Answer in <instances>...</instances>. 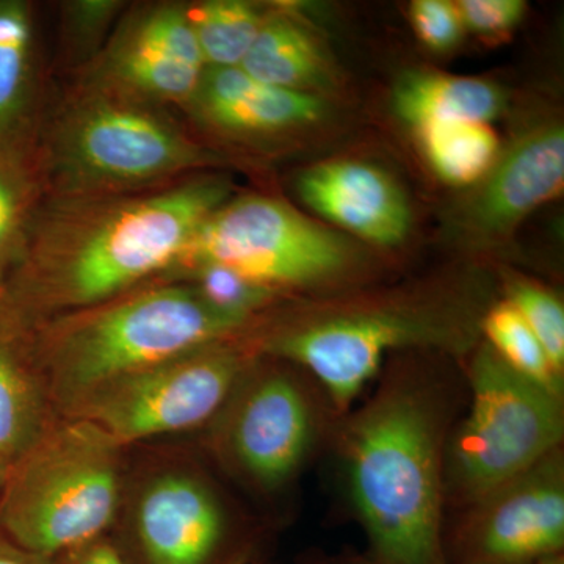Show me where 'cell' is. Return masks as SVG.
<instances>
[{
    "label": "cell",
    "mask_w": 564,
    "mask_h": 564,
    "mask_svg": "<svg viewBox=\"0 0 564 564\" xmlns=\"http://www.w3.org/2000/svg\"><path fill=\"white\" fill-rule=\"evenodd\" d=\"M445 425L441 389L411 377L380 386L348 423V480L369 540V564H447Z\"/></svg>",
    "instance_id": "cell-1"
},
{
    "label": "cell",
    "mask_w": 564,
    "mask_h": 564,
    "mask_svg": "<svg viewBox=\"0 0 564 564\" xmlns=\"http://www.w3.org/2000/svg\"><path fill=\"white\" fill-rule=\"evenodd\" d=\"M117 447L87 421L36 441L7 475L0 534L50 562L104 538L120 500Z\"/></svg>",
    "instance_id": "cell-2"
},
{
    "label": "cell",
    "mask_w": 564,
    "mask_h": 564,
    "mask_svg": "<svg viewBox=\"0 0 564 564\" xmlns=\"http://www.w3.org/2000/svg\"><path fill=\"white\" fill-rule=\"evenodd\" d=\"M247 322L218 310L195 288L144 292L91 315L62 337L55 351L58 384L87 399L122 378L221 344Z\"/></svg>",
    "instance_id": "cell-3"
},
{
    "label": "cell",
    "mask_w": 564,
    "mask_h": 564,
    "mask_svg": "<svg viewBox=\"0 0 564 564\" xmlns=\"http://www.w3.org/2000/svg\"><path fill=\"white\" fill-rule=\"evenodd\" d=\"M469 413L444 455V494L469 507L560 451L563 397L514 372L488 344L469 367Z\"/></svg>",
    "instance_id": "cell-4"
},
{
    "label": "cell",
    "mask_w": 564,
    "mask_h": 564,
    "mask_svg": "<svg viewBox=\"0 0 564 564\" xmlns=\"http://www.w3.org/2000/svg\"><path fill=\"white\" fill-rule=\"evenodd\" d=\"M464 329L448 307L383 300L318 311L289 326L272 350L313 375L344 411L381 369L389 352L411 347H459Z\"/></svg>",
    "instance_id": "cell-5"
},
{
    "label": "cell",
    "mask_w": 564,
    "mask_h": 564,
    "mask_svg": "<svg viewBox=\"0 0 564 564\" xmlns=\"http://www.w3.org/2000/svg\"><path fill=\"white\" fill-rule=\"evenodd\" d=\"M355 251L344 237L265 196L223 203L195 232L180 261L218 265L261 288H306L339 278Z\"/></svg>",
    "instance_id": "cell-6"
},
{
    "label": "cell",
    "mask_w": 564,
    "mask_h": 564,
    "mask_svg": "<svg viewBox=\"0 0 564 564\" xmlns=\"http://www.w3.org/2000/svg\"><path fill=\"white\" fill-rule=\"evenodd\" d=\"M226 193L221 182H196L115 212L70 252L62 278L66 300L102 302L180 261Z\"/></svg>",
    "instance_id": "cell-7"
},
{
    "label": "cell",
    "mask_w": 564,
    "mask_h": 564,
    "mask_svg": "<svg viewBox=\"0 0 564 564\" xmlns=\"http://www.w3.org/2000/svg\"><path fill=\"white\" fill-rule=\"evenodd\" d=\"M243 366L232 348L210 345L91 393L84 421L117 444L195 429L225 406Z\"/></svg>",
    "instance_id": "cell-8"
},
{
    "label": "cell",
    "mask_w": 564,
    "mask_h": 564,
    "mask_svg": "<svg viewBox=\"0 0 564 564\" xmlns=\"http://www.w3.org/2000/svg\"><path fill=\"white\" fill-rule=\"evenodd\" d=\"M467 508L447 564H534L563 555L562 448Z\"/></svg>",
    "instance_id": "cell-9"
},
{
    "label": "cell",
    "mask_w": 564,
    "mask_h": 564,
    "mask_svg": "<svg viewBox=\"0 0 564 564\" xmlns=\"http://www.w3.org/2000/svg\"><path fill=\"white\" fill-rule=\"evenodd\" d=\"M247 552L209 486L172 473L144 488L121 554L128 564H239Z\"/></svg>",
    "instance_id": "cell-10"
},
{
    "label": "cell",
    "mask_w": 564,
    "mask_h": 564,
    "mask_svg": "<svg viewBox=\"0 0 564 564\" xmlns=\"http://www.w3.org/2000/svg\"><path fill=\"white\" fill-rule=\"evenodd\" d=\"M318 429V411L307 389L292 375L263 373L237 393L229 452L256 484L280 488L306 463Z\"/></svg>",
    "instance_id": "cell-11"
},
{
    "label": "cell",
    "mask_w": 564,
    "mask_h": 564,
    "mask_svg": "<svg viewBox=\"0 0 564 564\" xmlns=\"http://www.w3.org/2000/svg\"><path fill=\"white\" fill-rule=\"evenodd\" d=\"M68 148L77 170L104 181L152 180L202 159L166 122L118 104L84 111L70 129Z\"/></svg>",
    "instance_id": "cell-12"
},
{
    "label": "cell",
    "mask_w": 564,
    "mask_h": 564,
    "mask_svg": "<svg viewBox=\"0 0 564 564\" xmlns=\"http://www.w3.org/2000/svg\"><path fill=\"white\" fill-rule=\"evenodd\" d=\"M484 180L464 209L463 226L474 239L494 240L563 192L562 126H541L527 132L499 155Z\"/></svg>",
    "instance_id": "cell-13"
},
{
    "label": "cell",
    "mask_w": 564,
    "mask_h": 564,
    "mask_svg": "<svg viewBox=\"0 0 564 564\" xmlns=\"http://www.w3.org/2000/svg\"><path fill=\"white\" fill-rule=\"evenodd\" d=\"M299 192L311 209L369 242L391 247L410 232L411 209L402 188L369 163L315 165L300 177Z\"/></svg>",
    "instance_id": "cell-14"
},
{
    "label": "cell",
    "mask_w": 564,
    "mask_h": 564,
    "mask_svg": "<svg viewBox=\"0 0 564 564\" xmlns=\"http://www.w3.org/2000/svg\"><path fill=\"white\" fill-rule=\"evenodd\" d=\"M204 117L237 132H274L317 121L321 99L252 79L240 68H210L195 93Z\"/></svg>",
    "instance_id": "cell-15"
},
{
    "label": "cell",
    "mask_w": 564,
    "mask_h": 564,
    "mask_svg": "<svg viewBox=\"0 0 564 564\" xmlns=\"http://www.w3.org/2000/svg\"><path fill=\"white\" fill-rule=\"evenodd\" d=\"M397 113L414 129L436 122H489L503 109V95L491 82L440 73L408 74L393 95Z\"/></svg>",
    "instance_id": "cell-16"
},
{
    "label": "cell",
    "mask_w": 564,
    "mask_h": 564,
    "mask_svg": "<svg viewBox=\"0 0 564 564\" xmlns=\"http://www.w3.org/2000/svg\"><path fill=\"white\" fill-rule=\"evenodd\" d=\"M239 68L263 84L304 91L321 84L325 58L317 41L299 22L273 18L263 21Z\"/></svg>",
    "instance_id": "cell-17"
},
{
    "label": "cell",
    "mask_w": 564,
    "mask_h": 564,
    "mask_svg": "<svg viewBox=\"0 0 564 564\" xmlns=\"http://www.w3.org/2000/svg\"><path fill=\"white\" fill-rule=\"evenodd\" d=\"M415 132L430 165L448 184L484 180L500 155L499 137L489 122H436Z\"/></svg>",
    "instance_id": "cell-18"
},
{
    "label": "cell",
    "mask_w": 564,
    "mask_h": 564,
    "mask_svg": "<svg viewBox=\"0 0 564 564\" xmlns=\"http://www.w3.org/2000/svg\"><path fill=\"white\" fill-rule=\"evenodd\" d=\"M187 17L210 68H239L265 21L256 7L239 0L206 2Z\"/></svg>",
    "instance_id": "cell-19"
},
{
    "label": "cell",
    "mask_w": 564,
    "mask_h": 564,
    "mask_svg": "<svg viewBox=\"0 0 564 564\" xmlns=\"http://www.w3.org/2000/svg\"><path fill=\"white\" fill-rule=\"evenodd\" d=\"M115 62L121 79L133 88L172 101L195 96L204 74V69L182 62L140 29L122 44Z\"/></svg>",
    "instance_id": "cell-20"
},
{
    "label": "cell",
    "mask_w": 564,
    "mask_h": 564,
    "mask_svg": "<svg viewBox=\"0 0 564 564\" xmlns=\"http://www.w3.org/2000/svg\"><path fill=\"white\" fill-rule=\"evenodd\" d=\"M481 328L491 350L514 372L563 395V378L555 372L543 345L510 303H497L486 313Z\"/></svg>",
    "instance_id": "cell-21"
},
{
    "label": "cell",
    "mask_w": 564,
    "mask_h": 564,
    "mask_svg": "<svg viewBox=\"0 0 564 564\" xmlns=\"http://www.w3.org/2000/svg\"><path fill=\"white\" fill-rule=\"evenodd\" d=\"M40 402L31 375L0 345V463L13 466L39 441Z\"/></svg>",
    "instance_id": "cell-22"
},
{
    "label": "cell",
    "mask_w": 564,
    "mask_h": 564,
    "mask_svg": "<svg viewBox=\"0 0 564 564\" xmlns=\"http://www.w3.org/2000/svg\"><path fill=\"white\" fill-rule=\"evenodd\" d=\"M507 302L521 314L543 345L555 372L564 373V310L558 296L522 276L507 280Z\"/></svg>",
    "instance_id": "cell-23"
},
{
    "label": "cell",
    "mask_w": 564,
    "mask_h": 564,
    "mask_svg": "<svg viewBox=\"0 0 564 564\" xmlns=\"http://www.w3.org/2000/svg\"><path fill=\"white\" fill-rule=\"evenodd\" d=\"M31 46V21L18 3H0V124L20 101Z\"/></svg>",
    "instance_id": "cell-24"
},
{
    "label": "cell",
    "mask_w": 564,
    "mask_h": 564,
    "mask_svg": "<svg viewBox=\"0 0 564 564\" xmlns=\"http://www.w3.org/2000/svg\"><path fill=\"white\" fill-rule=\"evenodd\" d=\"M193 272L196 276V291L225 313L250 318L252 311L263 306L273 295L270 289L252 284L223 267H195Z\"/></svg>",
    "instance_id": "cell-25"
},
{
    "label": "cell",
    "mask_w": 564,
    "mask_h": 564,
    "mask_svg": "<svg viewBox=\"0 0 564 564\" xmlns=\"http://www.w3.org/2000/svg\"><path fill=\"white\" fill-rule=\"evenodd\" d=\"M417 39L433 51H447L462 39L464 25L455 3L445 0H415L410 9Z\"/></svg>",
    "instance_id": "cell-26"
},
{
    "label": "cell",
    "mask_w": 564,
    "mask_h": 564,
    "mask_svg": "<svg viewBox=\"0 0 564 564\" xmlns=\"http://www.w3.org/2000/svg\"><path fill=\"white\" fill-rule=\"evenodd\" d=\"M464 28L485 39L513 31L525 13L522 0H463L455 3Z\"/></svg>",
    "instance_id": "cell-27"
},
{
    "label": "cell",
    "mask_w": 564,
    "mask_h": 564,
    "mask_svg": "<svg viewBox=\"0 0 564 564\" xmlns=\"http://www.w3.org/2000/svg\"><path fill=\"white\" fill-rule=\"evenodd\" d=\"M52 564H128L120 549L107 538H99L87 545L54 560Z\"/></svg>",
    "instance_id": "cell-28"
},
{
    "label": "cell",
    "mask_w": 564,
    "mask_h": 564,
    "mask_svg": "<svg viewBox=\"0 0 564 564\" xmlns=\"http://www.w3.org/2000/svg\"><path fill=\"white\" fill-rule=\"evenodd\" d=\"M18 215V196L9 181L0 174V250L13 231Z\"/></svg>",
    "instance_id": "cell-29"
},
{
    "label": "cell",
    "mask_w": 564,
    "mask_h": 564,
    "mask_svg": "<svg viewBox=\"0 0 564 564\" xmlns=\"http://www.w3.org/2000/svg\"><path fill=\"white\" fill-rule=\"evenodd\" d=\"M0 564H52V562L22 551L0 534Z\"/></svg>",
    "instance_id": "cell-30"
},
{
    "label": "cell",
    "mask_w": 564,
    "mask_h": 564,
    "mask_svg": "<svg viewBox=\"0 0 564 564\" xmlns=\"http://www.w3.org/2000/svg\"><path fill=\"white\" fill-rule=\"evenodd\" d=\"M10 466L7 464L0 463V494L3 491V486H6L7 475H9Z\"/></svg>",
    "instance_id": "cell-31"
},
{
    "label": "cell",
    "mask_w": 564,
    "mask_h": 564,
    "mask_svg": "<svg viewBox=\"0 0 564 564\" xmlns=\"http://www.w3.org/2000/svg\"><path fill=\"white\" fill-rule=\"evenodd\" d=\"M534 564H564L563 555L552 556V558H545L543 562H538Z\"/></svg>",
    "instance_id": "cell-32"
}]
</instances>
